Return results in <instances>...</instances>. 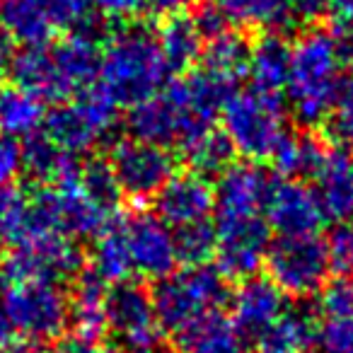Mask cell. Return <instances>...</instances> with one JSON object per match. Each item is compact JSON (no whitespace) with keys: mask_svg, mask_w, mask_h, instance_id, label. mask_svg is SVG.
Listing matches in <instances>:
<instances>
[{"mask_svg":"<svg viewBox=\"0 0 353 353\" xmlns=\"http://www.w3.org/2000/svg\"><path fill=\"white\" fill-rule=\"evenodd\" d=\"M288 99L300 123L314 126L351 92L353 75L343 73L332 32L310 30L290 46Z\"/></svg>","mask_w":353,"mask_h":353,"instance_id":"cell-1","label":"cell"},{"mask_svg":"<svg viewBox=\"0 0 353 353\" xmlns=\"http://www.w3.org/2000/svg\"><path fill=\"white\" fill-rule=\"evenodd\" d=\"M170 68L157 44V37L145 25H123L104 41L99 59V88L117 104L136 107L157 94Z\"/></svg>","mask_w":353,"mask_h":353,"instance_id":"cell-2","label":"cell"},{"mask_svg":"<svg viewBox=\"0 0 353 353\" xmlns=\"http://www.w3.org/2000/svg\"><path fill=\"white\" fill-rule=\"evenodd\" d=\"M225 303V276L206 264L172 271L170 276L157 281L155 290H152L157 322L172 334H179L206 314L221 312Z\"/></svg>","mask_w":353,"mask_h":353,"instance_id":"cell-3","label":"cell"},{"mask_svg":"<svg viewBox=\"0 0 353 353\" xmlns=\"http://www.w3.org/2000/svg\"><path fill=\"white\" fill-rule=\"evenodd\" d=\"M223 133L235 152L250 160H266L288 133L283 99L259 88L232 92L223 107Z\"/></svg>","mask_w":353,"mask_h":353,"instance_id":"cell-4","label":"cell"},{"mask_svg":"<svg viewBox=\"0 0 353 353\" xmlns=\"http://www.w3.org/2000/svg\"><path fill=\"white\" fill-rule=\"evenodd\" d=\"M211 128L213 121H208L194 109L179 80L170 83L145 102L131 107L128 114L131 136L160 148L176 145L179 150H184L189 143H194Z\"/></svg>","mask_w":353,"mask_h":353,"instance_id":"cell-5","label":"cell"},{"mask_svg":"<svg viewBox=\"0 0 353 353\" xmlns=\"http://www.w3.org/2000/svg\"><path fill=\"white\" fill-rule=\"evenodd\" d=\"M0 307L12 332L32 343L59 339L70 319V298L51 281H10Z\"/></svg>","mask_w":353,"mask_h":353,"instance_id":"cell-6","label":"cell"},{"mask_svg":"<svg viewBox=\"0 0 353 353\" xmlns=\"http://www.w3.org/2000/svg\"><path fill=\"white\" fill-rule=\"evenodd\" d=\"M117 107L119 104L99 85L88 88L78 94V99L46 114L44 136L70 155L92 150L117 128Z\"/></svg>","mask_w":353,"mask_h":353,"instance_id":"cell-7","label":"cell"},{"mask_svg":"<svg viewBox=\"0 0 353 353\" xmlns=\"http://www.w3.org/2000/svg\"><path fill=\"white\" fill-rule=\"evenodd\" d=\"M264 264L269 269L271 281L283 293L295 298L317 293L332 271L327 245L317 235L279 237L276 242H271Z\"/></svg>","mask_w":353,"mask_h":353,"instance_id":"cell-8","label":"cell"},{"mask_svg":"<svg viewBox=\"0 0 353 353\" xmlns=\"http://www.w3.org/2000/svg\"><path fill=\"white\" fill-rule=\"evenodd\" d=\"M83 266L80 250L65 235H34L15 242L3 264L10 281H51L59 283Z\"/></svg>","mask_w":353,"mask_h":353,"instance_id":"cell-9","label":"cell"},{"mask_svg":"<svg viewBox=\"0 0 353 353\" xmlns=\"http://www.w3.org/2000/svg\"><path fill=\"white\" fill-rule=\"evenodd\" d=\"M218 271L228 279H252L266 261L271 225L264 216L216 218Z\"/></svg>","mask_w":353,"mask_h":353,"instance_id":"cell-10","label":"cell"},{"mask_svg":"<svg viewBox=\"0 0 353 353\" xmlns=\"http://www.w3.org/2000/svg\"><path fill=\"white\" fill-rule=\"evenodd\" d=\"M109 165L117 176L119 189L133 201H145L160 194V189L174 176V157L167 148L128 138L112 148Z\"/></svg>","mask_w":353,"mask_h":353,"instance_id":"cell-11","label":"cell"},{"mask_svg":"<svg viewBox=\"0 0 353 353\" xmlns=\"http://www.w3.org/2000/svg\"><path fill=\"white\" fill-rule=\"evenodd\" d=\"M107 329L128 351H152L162 329L152 295L141 283H117L107 293Z\"/></svg>","mask_w":353,"mask_h":353,"instance_id":"cell-12","label":"cell"},{"mask_svg":"<svg viewBox=\"0 0 353 353\" xmlns=\"http://www.w3.org/2000/svg\"><path fill=\"white\" fill-rule=\"evenodd\" d=\"M126 237L128 256H131L133 271L145 279H165L179 264L174 245V230L152 213H138L121 228Z\"/></svg>","mask_w":353,"mask_h":353,"instance_id":"cell-13","label":"cell"},{"mask_svg":"<svg viewBox=\"0 0 353 353\" xmlns=\"http://www.w3.org/2000/svg\"><path fill=\"white\" fill-rule=\"evenodd\" d=\"M274 179L256 165H230L221 172L216 184V218H247L264 216Z\"/></svg>","mask_w":353,"mask_h":353,"instance_id":"cell-14","label":"cell"},{"mask_svg":"<svg viewBox=\"0 0 353 353\" xmlns=\"http://www.w3.org/2000/svg\"><path fill=\"white\" fill-rule=\"evenodd\" d=\"M266 221L281 237H300L317 235L327 218L312 189L300 184L298 179H285L271 189L269 203H266Z\"/></svg>","mask_w":353,"mask_h":353,"instance_id":"cell-15","label":"cell"},{"mask_svg":"<svg viewBox=\"0 0 353 353\" xmlns=\"http://www.w3.org/2000/svg\"><path fill=\"white\" fill-rule=\"evenodd\" d=\"M216 206V192L199 172L174 174L155 196V211L170 228L208 221Z\"/></svg>","mask_w":353,"mask_h":353,"instance_id":"cell-16","label":"cell"},{"mask_svg":"<svg viewBox=\"0 0 353 353\" xmlns=\"http://www.w3.org/2000/svg\"><path fill=\"white\" fill-rule=\"evenodd\" d=\"M49 54L51 61H54L56 75H59L65 99L73 97V94H80L97 80L102 51H99L94 34L85 30V27L70 32L68 37L51 44Z\"/></svg>","mask_w":353,"mask_h":353,"instance_id":"cell-17","label":"cell"},{"mask_svg":"<svg viewBox=\"0 0 353 353\" xmlns=\"http://www.w3.org/2000/svg\"><path fill=\"white\" fill-rule=\"evenodd\" d=\"M314 196L324 218L334 223H348L353 218V160L343 148L324 152L314 170Z\"/></svg>","mask_w":353,"mask_h":353,"instance_id":"cell-18","label":"cell"},{"mask_svg":"<svg viewBox=\"0 0 353 353\" xmlns=\"http://www.w3.org/2000/svg\"><path fill=\"white\" fill-rule=\"evenodd\" d=\"M283 312V290L271 279H247L232 298V322L242 336H250L254 341Z\"/></svg>","mask_w":353,"mask_h":353,"instance_id":"cell-19","label":"cell"},{"mask_svg":"<svg viewBox=\"0 0 353 353\" xmlns=\"http://www.w3.org/2000/svg\"><path fill=\"white\" fill-rule=\"evenodd\" d=\"M314 343L319 353H353V283L339 281L324 290Z\"/></svg>","mask_w":353,"mask_h":353,"instance_id":"cell-20","label":"cell"},{"mask_svg":"<svg viewBox=\"0 0 353 353\" xmlns=\"http://www.w3.org/2000/svg\"><path fill=\"white\" fill-rule=\"evenodd\" d=\"M0 30L22 46H44L54 39L59 22L46 0H0Z\"/></svg>","mask_w":353,"mask_h":353,"instance_id":"cell-21","label":"cell"},{"mask_svg":"<svg viewBox=\"0 0 353 353\" xmlns=\"http://www.w3.org/2000/svg\"><path fill=\"white\" fill-rule=\"evenodd\" d=\"M179 353H245V336L225 314L213 312L176 334Z\"/></svg>","mask_w":353,"mask_h":353,"instance_id":"cell-22","label":"cell"},{"mask_svg":"<svg viewBox=\"0 0 353 353\" xmlns=\"http://www.w3.org/2000/svg\"><path fill=\"white\" fill-rule=\"evenodd\" d=\"M107 283L92 269L78 276L70 298V322L75 332L90 339L107 332Z\"/></svg>","mask_w":353,"mask_h":353,"instance_id":"cell-23","label":"cell"},{"mask_svg":"<svg viewBox=\"0 0 353 353\" xmlns=\"http://www.w3.org/2000/svg\"><path fill=\"white\" fill-rule=\"evenodd\" d=\"M254 88L266 92H281L290 73V46L276 32H266L250 49V70Z\"/></svg>","mask_w":353,"mask_h":353,"instance_id":"cell-24","label":"cell"},{"mask_svg":"<svg viewBox=\"0 0 353 353\" xmlns=\"http://www.w3.org/2000/svg\"><path fill=\"white\" fill-rule=\"evenodd\" d=\"M46 109L37 94L20 85L0 88V133L10 138H30L44 126Z\"/></svg>","mask_w":353,"mask_h":353,"instance_id":"cell-25","label":"cell"},{"mask_svg":"<svg viewBox=\"0 0 353 353\" xmlns=\"http://www.w3.org/2000/svg\"><path fill=\"white\" fill-rule=\"evenodd\" d=\"M157 44L170 70H189L203 54V37L194 25V17L172 15L157 32Z\"/></svg>","mask_w":353,"mask_h":353,"instance_id":"cell-26","label":"cell"},{"mask_svg":"<svg viewBox=\"0 0 353 353\" xmlns=\"http://www.w3.org/2000/svg\"><path fill=\"white\" fill-rule=\"evenodd\" d=\"M317 322L307 312L300 310H285L259 339L256 351L259 353H307L314 343Z\"/></svg>","mask_w":353,"mask_h":353,"instance_id":"cell-27","label":"cell"},{"mask_svg":"<svg viewBox=\"0 0 353 353\" xmlns=\"http://www.w3.org/2000/svg\"><path fill=\"white\" fill-rule=\"evenodd\" d=\"M216 6L228 22L240 27H261L274 32L293 27L288 0H216Z\"/></svg>","mask_w":353,"mask_h":353,"instance_id":"cell-28","label":"cell"},{"mask_svg":"<svg viewBox=\"0 0 353 353\" xmlns=\"http://www.w3.org/2000/svg\"><path fill=\"white\" fill-rule=\"evenodd\" d=\"M250 49L252 46L237 32H223L208 41V49L203 51V70L235 85L250 70Z\"/></svg>","mask_w":353,"mask_h":353,"instance_id":"cell-29","label":"cell"},{"mask_svg":"<svg viewBox=\"0 0 353 353\" xmlns=\"http://www.w3.org/2000/svg\"><path fill=\"white\" fill-rule=\"evenodd\" d=\"M324 152L327 150L322 148V143L310 133H285L271 160L285 179H300V176L314 174Z\"/></svg>","mask_w":353,"mask_h":353,"instance_id":"cell-30","label":"cell"},{"mask_svg":"<svg viewBox=\"0 0 353 353\" xmlns=\"http://www.w3.org/2000/svg\"><path fill=\"white\" fill-rule=\"evenodd\" d=\"M90 269L104 281V283H121L133 274L131 256H128L126 237L121 228H107L102 235H97V245L92 250Z\"/></svg>","mask_w":353,"mask_h":353,"instance_id":"cell-31","label":"cell"},{"mask_svg":"<svg viewBox=\"0 0 353 353\" xmlns=\"http://www.w3.org/2000/svg\"><path fill=\"white\" fill-rule=\"evenodd\" d=\"M182 152L189 165H192V172H199V174H221V172H225L230 167L235 148H232L230 138L225 133L211 128L208 133L199 136L194 143H189Z\"/></svg>","mask_w":353,"mask_h":353,"instance_id":"cell-32","label":"cell"},{"mask_svg":"<svg viewBox=\"0 0 353 353\" xmlns=\"http://www.w3.org/2000/svg\"><path fill=\"white\" fill-rule=\"evenodd\" d=\"M174 245L179 261H184L187 266L206 264L216 254V228L208 221L174 228Z\"/></svg>","mask_w":353,"mask_h":353,"instance_id":"cell-33","label":"cell"},{"mask_svg":"<svg viewBox=\"0 0 353 353\" xmlns=\"http://www.w3.org/2000/svg\"><path fill=\"white\" fill-rule=\"evenodd\" d=\"M80 187L83 192L92 199L97 206L104 211L117 213L119 199H121V189H119L114 170L107 160H88L83 162V174H80Z\"/></svg>","mask_w":353,"mask_h":353,"instance_id":"cell-34","label":"cell"},{"mask_svg":"<svg viewBox=\"0 0 353 353\" xmlns=\"http://www.w3.org/2000/svg\"><path fill=\"white\" fill-rule=\"evenodd\" d=\"M22 155H25V170L30 172L34 179L44 184H54V179L59 176L61 167L65 162L68 152L61 150L54 141H49L46 136H34L27 138V143L22 145Z\"/></svg>","mask_w":353,"mask_h":353,"instance_id":"cell-35","label":"cell"},{"mask_svg":"<svg viewBox=\"0 0 353 353\" xmlns=\"http://www.w3.org/2000/svg\"><path fill=\"white\" fill-rule=\"evenodd\" d=\"M324 245L332 271L353 274V223H336Z\"/></svg>","mask_w":353,"mask_h":353,"instance_id":"cell-36","label":"cell"},{"mask_svg":"<svg viewBox=\"0 0 353 353\" xmlns=\"http://www.w3.org/2000/svg\"><path fill=\"white\" fill-rule=\"evenodd\" d=\"M327 133L343 150H353V88L332 112L327 121Z\"/></svg>","mask_w":353,"mask_h":353,"instance_id":"cell-37","label":"cell"},{"mask_svg":"<svg viewBox=\"0 0 353 353\" xmlns=\"http://www.w3.org/2000/svg\"><path fill=\"white\" fill-rule=\"evenodd\" d=\"M25 170V155L17 138L0 133V189H10Z\"/></svg>","mask_w":353,"mask_h":353,"instance_id":"cell-38","label":"cell"},{"mask_svg":"<svg viewBox=\"0 0 353 353\" xmlns=\"http://www.w3.org/2000/svg\"><path fill=\"white\" fill-rule=\"evenodd\" d=\"M54 12L59 27H78L88 22V8L92 6L90 0H46Z\"/></svg>","mask_w":353,"mask_h":353,"instance_id":"cell-39","label":"cell"},{"mask_svg":"<svg viewBox=\"0 0 353 353\" xmlns=\"http://www.w3.org/2000/svg\"><path fill=\"white\" fill-rule=\"evenodd\" d=\"M194 25H196V30L201 32L203 39H213V37L223 34V32H228V20L225 15L221 12V8L213 3V6H203L199 8V12L194 15Z\"/></svg>","mask_w":353,"mask_h":353,"instance_id":"cell-40","label":"cell"},{"mask_svg":"<svg viewBox=\"0 0 353 353\" xmlns=\"http://www.w3.org/2000/svg\"><path fill=\"white\" fill-rule=\"evenodd\" d=\"M329 8V0H288V12L293 25H305L322 15Z\"/></svg>","mask_w":353,"mask_h":353,"instance_id":"cell-41","label":"cell"},{"mask_svg":"<svg viewBox=\"0 0 353 353\" xmlns=\"http://www.w3.org/2000/svg\"><path fill=\"white\" fill-rule=\"evenodd\" d=\"M54 353H99V348L94 343V339L73 332V334H61L54 346Z\"/></svg>","mask_w":353,"mask_h":353,"instance_id":"cell-42","label":"cell"},{"mask_svg":"<svg viewBox=\"0 0 353 353\" xmlns=\"http://www.w3.org/2000/svg\"><path fill=\"white\" fill-rule=\"evenodd\" d=\"M102 15L107 17H128L136 15L145 3L143 0H90Z\"/></svg>","mask_w":353,"mask_h":353,"instance_id":"cell-43","label":"cell"},{"mask_svg":"<svg viewBox=\"0 0 353 353\" xmlns=\"http://www.w3.org/2000/svg\"><path fill=\"white\" fill-rule=\"evenodd\" d=\"M145 8L155 15H165V17H172V15H179L182 10L187 8L196 6L199 0H143Z\"/></svg>","mask_w":353,"mask_h":353,"instance_id":"cell-44","label":"cell"},{"mask_svg":"<svg viewBox=\"0 0 353 353\" xmlns=\"http://www.w3.org/2000/svg\"><path fill=\"white\" fill-rule=\"evenodd\" d=\"M332 34H334V41H336V51H339V59H341L343 68H353V30L336 27Z\"/></svg>","mask_w":353,"mask_h":353,"instance_id":"cell-45","label":"cell"},{"mask_svg":"<svg viewBox=\"0 0 353 353\" xmlns=\"http://www.w3.org/2000/svg\"><path fill=\"white\" fill-rule=\"evenodd\" d=\"M329 12H332L336 27L353 30V0H329Z\"/></svg>","mask_w":353,"mask_h":353,"instance_id":"cell-46","label":"cell"},{"mask_svg":"<svg viewBox=\"0 0 353 353\" xmlns=\"http://www.w3.org/2000/svg\"><path fill=\"white\" fill-rule=\"evenodd\" d=\"M0 353H46V351L39 346V343L25 341V343H8Z\"/></svg>","mask_w":353,"mask_h":353,"instance_id":"cell-47","label":"cell"},{"mask_svg":"<svg viewBox=\"0 0 353 353\" xmlns=\"http://www.w3.org/2000/svg\"><path fill=\"white\" fill-rule=\"evenodd\" d=\"M10 65V39L3 30H0V70Z\"/></svg>","mask_w":353,"mask_h":353,"instance_id":"cell-48","label":"cell"},{"mask_svg":"<svg viewBox=\"0 0 353 353\" xmlns=\"http://www.w3.org/2000/svg\"><path fill=\"white\" fill-rule=\"evenodd\" d=\"M10 334H12L10 322H8V317L3 314V307H0V351L10 343Z\"/></svg>","mask_w":353,"mask_h":353,"instance_id":"cell-49","label":"cell"},{"mask_svg":"<svg viewBox=\"0 0 353 353\" xmlns=\"http://www.w3.org/2000/svg\"><path fill=\"white\" fill-rule=\"evenodd\" d=\"M107 353H155V351H128V348H112Z\"/></svg>","mask_w":353,"mask_h":353,"instance_id":"cell-50","label":"cell"},{"mask_svg":"<svg viewBox=\"0 0 353 353\" xmlns=\"http://www.w3.org/2000/svg\"><path fill=\"white\" fill-rule=\"evenodd\" d=\"M3 276H6V274H3V266H0V279H3Z\"/></svg>","mask_w":353,"mask_h":353,"instance_id":"cell-51","label":"cell"}]
</instances>
